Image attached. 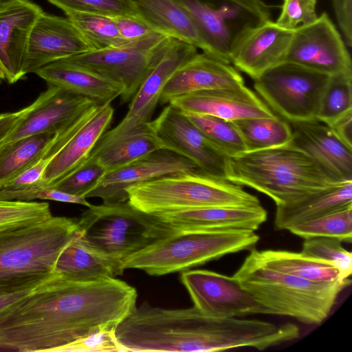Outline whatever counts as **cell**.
Instances as JSON below:
<instances>
[{"label": "cell", "mask_w": 352, "mask_h": 352, "mask_svg": "<svg viewBox=\"0 0 352 352\" xmlns=\"http://www.w3.org/2000/svg\"><path fill=\"white\" fill-rule=\"evenodd\" d=\"M42 12L30 0H0V63L9 84L25 76L23 65L30 36Z\"/></svg>", "instance_id": "20"}, {"label": "cell", "mask_w": 352, "mask_h": 352, "mask_svg": "<svg viewBox=\"0 0 352 352\" xmlns=\"http://www.w3.org/2000/svg\"><path fill=\"white\" fill-rule=\"evenodd\" d=\"M123 263L109 257L89 245L79 231L59 254L54 273L77 282H93L121 275Z\"/></svg>", "instance_id": "26"}, {"label": "cell", "mask_w": 352, "mask_h": 352, "mask_svg": "<svg viewBox=\"0 0 352 352\" xmlns=\"http://www.w3.org/2000/svg\"><path fill=\"white\" fill-rule=\"evenodd\" d=\"M79 231L78 219L52 216L0 232V294L40 284L54 272L57 258Z\"/></svg>", "instance_id": "4"}, {"label": "cell", "mask_w": 352, "mask_h": 352, "mask_svg": "<svg viewBox=\"0 0 352 352\" xmlns=\"http://www.w3.org/2000/svg\"><path fill=\"white\" fill-rule=\"evenodd\" d=\"M329 126L342 143L352 148V111L342 116Z\"/></svg>", "instance_id": "50"}, {"label": "cell", "mask_w": 352, "mask_h": 352, "mask_svg": "<svg viewBox=\"0 0 352 352\" xmlns=\"http://www.w3.org/2000/svg\"><path fill=\"white\" fill-rule=\"evenodd\" d=\"M294 30L271 19L245 29L231 45L230 63L256 80L267 69L285 61Z\"/></svg>", "instance_id": "17"}, {"label": "cell", "mask_w": 352, "mask_h": 352, "mask_svg": "<svg viewBox=\"0 0 352 352\" xmlns=\"http://www.w3.org/2000/svg\"><path fill=\"white\" fill-rule=\"evenodd\" d=\"M352 111V74L331 76L316 119L328 126Z\"/></svg>", "instance_id": "36"}, {"label": "cell", "mask_w": 352, "mask_h": 352, "mask_svg": "<svg viewBox=\"0 0 352 352\" xmlns=\"http://www.w3.org/2000/svg\"><path fill=\"white\" fill-rule=\"evenodd\" d=\"M285 61L330 76L352 74L346 45L326 12L294 30Z\"/></svg>", "instance_id": "13"}, {"label": "cell", "mask_w": 352, "mask_h": 352, "mask_svg": "<svg viewBox=\"0 0 352 352\" xmlns=\"http://www.w3.org/2000/svg\"><path fill=\"white\" fill-rule=\"evenodd\" d=\"M341 242L331 237L307 238L301 253L331 264L340 271L344 280H349L352 273V254L342 247Z\"/></svg>", "instance_id": "38"}, {"label": "cell", "mask_w": 352, "mask_h": 352, "mask_svg": "<svg viewBox=\"0 0 352 352\" xmlns=\"http://www.w3.org/2000/svg\"><path fill=\"white\" fill-rule=\"evenodd\" d=\"M188 12L213 57L230 63L234 39L245 29L270 19L261 0H177Z\"/></svg>", "instance_id": "10"}, {"label": "cell", "mask_w": 352, "mask_h": 352, "mask_svg": "<svg viewBox=\"0 0 352 352\" xmlns=\"http://www.w3.org/2000/svg\"><path fill=\"white\" fill-rule=\"evenodd\" d=\"M105 173L104 168L95 159L89 157L78 168L50 188L85 197Z\"/></svg>", "instance_id": "40"}, {"label": "cell", "mask_w": 352, "mask_h": 352, "mask_svg": "<svg viewBox=\"0 0 352 352\" xmlns=\"http://www.w3.org/2000/svg\"><path fill=\"white\" fill-rule=\"evenodd\" d=\"M114 109L98 104L87 122L53 157L43 176L41 187H50L81 166L109 128Z\"/></svg>", "instance_id": "25"}, {"label": "cell", "mask_w": 352, "mask_h": 352, "mask_svg": "<svg viewBox=\"0 0 352 352\" xmlns=\"http://www.w3.org/2000/svg\"><path fill=\"white\" fill-rule=\"evenodd\" d=\"M259 236L251 230L176 232L128 257L123 268L151 276L186 270L223 256L253 248Z\"/></svg>", "instance_id": "7"}, {"label": "cell", "mask_w": 352, "mask_h": 352, "mask_svg": "<svg viewBox=\"0 0 352 352\" xmlns=\"http://www.w3.org/2000/svg\"><path fill=\"white\" fill-rule=\"evenodd\" d=\"M184 113L228 157L246 151L243 140L231 121L208 115Z\"/></svg>", "instance_id": "37"}, {"label": "cell", "mask_w": 352, "mask_h": 352, "mask_svg": "<svg viewBox=\"0 0 352 352\" xmlns=\"http://www.w3.org/2000/svg\"><path fill=\"white\" fill-rule=\"evenodd\" d=\"M80 32L91 50L120 47L124 40L111 16L72 10L63 11Z\"/></svg>", "instance_id": "34"}, {"label": "cell", "mask_w": 352, "mask_h": 352, "mask_svg": "<svg viewBox=\"0 0 352 352\" xmlns=\"http://www.w3.org/2000/svg\"><path fill=\"white\" fill-rule=\"evenodd\" d=\"M352 206V181L338 183L295 201L276 205L274 226L289 230L300 222Z\"/></svg>", "instance_id": "28"}, {"label": "cell", "mask_w": 352, "mask_h": 352, "mask_svg": "<svg viewBox=\"0 0 352 352\" xmlns=\"http://www.w3.org/2000/svg\"><path fill=\"white\" fill-rule=\"evenodd\" d=\"M40 284L32 285L14 292L0 294V320L17 307Z\"/></svg>", "instance_id": "48"}, {"label": "cell", "mask_w": 352, "mask_h": 352, "mask_svg": "<svg viewBox=\"0 0 352 352\" xmlns=\"http://www.w3.org/2000/svg\"><path fill=\"white\" fill-rule=\"evenodd\" d=\"M151 124L166 150L188 159L209 175L227 180L229 157L182 111L168 104Z\"/></svg>", "instance_id": "14"}, {"label": "cell", "mask_w": 352, "mask_h": 352, "mask_svg": "<svg viewBox=\"0 0 352 352\" xmlns=\"http://www.w3.org/2000/svg\"><path fill=\"white\" fill-rule=\"evenodd\" d=\"M169 36L157 33L120 47L90 50L67 58L66 63L122 85V103L131 100L144 79L155 48Z\"/></svg>", "instance_id": "12"}, {"label": "cell", "mask_w": 352, "mask_h": 352, "mask_svg": "<svg viewBox=\"0 0 352 352\" xmlns=\"http://www.w3.org/2000/svg\"><path fill=\"white\" fill-rule=\"evenodd\" d=\"M243 85V77L230 64L197 52L172 75L164 86L159 104H168L175 98L194 91Z\"/></svg>", "instance_id": "23"}, {"label": "cell", "mask_w": 352, "mask_h": 352, "mask_svg": "<svg viewBox=\"0 0 352 352\" xmlns=\"http://www.w3.org/2000/svg\"><path fill=\"white\" fill-rule=\"evenodd\" d=\"M124 352H211L233 348L239 330L232 318H217L195 306L169 309L144 302L115 329Z\"/></svg>", "instance_id": "2"}, {"label": "cell", "mask_w": 352, "mask_h": 352, "mask_svg": "<svg viewBox=\"0 0 352 352\" xmlns=\"http://www.w3.org/2000/svg\"><path fill=\"white\" fill-rule=\"evenodd\" d=\"M63 11L72 10L109 16L138 15L133 0H47Z\"/></svg>", "instance_id": "41"}, {"label": "cell", "mask_w": 352, "mask_h": 352, "mask_svg": "<svg viewBox=\"0 0 352 352\" xmlns=\"http://www.w3.org/2000/svg\"><path fill=\"white\" fill-rule=\"evenodd\" d=\"M138 12L156 30L212 56L193 20L177 0H133Z\"/></svg>", "instance_id": "29"}, {"label": "cell", "mask_w": 352, "mask_h": 352, "mask_svg": "<svg viewBox=\"0 0 352 352\" xmlns=\"http://www.w3.org/2000/svg\"><path fill=\"white\" fill-rule=\"evenodd\" d=\"M233 277L270 314L319 324L351 281L315 282L269 269L250 252Z\"/></svg>", "instance_id": "5"}, {"label": "cell", "mask_w": 352, "mask_h": 352, "mask_svg": "<svg viewBox=\"0 0 352 352\" xmlns=\"http://www.w3.org/2000/svg\"><path fill=\"white\" fill-rule=\"evenodd\" d=\"M0 199L6 201H32L34 199L52 200L76 204L89 207L87 198L69 194L50 187H30L19 190H0Z\"/></svg>", "instance_id": "42"}, {"label": "cell", "mask_w": 352, "mask_h": 352, "mask_svg": "<svg viewBox=\"0 0 352 352\" xmlns=\"http://www.w3.org/2000/svg\"><path fill=\"white\" fill-rule=\"evenodd\" d=\"M52 159V157L45 155L31 167L9 182L1 189L19 190L30 187H41L43 174Z\"/></svg>", "instance_id": "46"}, {"label": "cell", "mask_w": 352, "mask_h": 352, "mask_svg": "<svg viewBox=\"0 0 352 352\" xmlns=\"http://www.w3.org/2000/svg\"><path fill=\"white\" fill-rule=\"evenodd\" d=\"M48 85L58 87L96 104H111L120 97L124 87L82 67L58 60L35 72Z\"/></svg>", "instance_id": "27"}, {"label": "cell", "mask_w": 352, "mask_h": 352, "mask_svg": "<svg viewBox=\"0 0 352 352\" xmlns=\"http://www.w3.org/2000/svg\"><path fill=\"white\" fill-rule=\"evenodd\" d=\"M85 241L120 262L176 231L128 201L88 207L78 219Z\"/></svg>", "instance_id": "8"}, {"label": "cell", "mask_w": 352, "mask_h": 352, "mask_svg": "<svg viewBox=\"0 0 352 352\" xmlns=\"http://www.w3.org/2000/svg\"><path fill=\"white\" fill-rule=\"evenodd\" d=\"M197 170H201L188 159L168 150H159L106 173L85 197L100 198L106 204L126 201V190L132 186L166 175Z\"/></svg>", "instance_id": "16"}, {"label": "cell", "mask_w": 352, "mask_h": 352, "mask_svg": "<svg viewBox=\"0 0 352 352\" xmlns=\"http://www.w3.org/2000/svg\"><path fill=\"white\" fill-rule=\"evenodd\" d=\"M137 296L135 288L115 278L77 282L54 273L0 320V349L56 352L94 331L116 329Z\"/></svg>", "instance_id": "1"}, {"label": "cell", "mask_w": 352, "mask_h": 352, "mask_svg": "<svg viewBox=\"0 0 352 352\" xmlns=\"http://www.w3.org/2000/svg\"><path fill=\"white\" fill-rule=\"evenodd\" d=\"M163 149L164 145L150 122L140 131L95 147L89 157L95 159L107 173Z\"/></svg>", "instance_id": "30"}, {"label": "cell", "mask_w": 352, "mask_h": 352, "mask_svg": "<svg viewBox=\"0 0 352 352\" xmlns=\"http://www.w3.org/2000/svg\"><path fill=\"white\" fill-rule=\"evenodd\" d=\"M57 133L33 135L1 145L0 189L43 157Z\"/></svg>", "instance_id": "32"}, {"label": "cell", "mask_w": 352, "mask_h": 352, "mask_svg": "<svg viewBox=\"0 0 352 352\" xmlns=\"http://www.w3.org/2000/svg\"><path fill=\"white\" fill-rule=\"evenodd\" d=\"M90 50L82 35L67 16L43 11L31 32L24 74L35 73L46 65Z\"/></svg>", "instance_id": "18"}, {"label": "cell", "mask_w": 352, "mask_h": 352, "mask_svg": "<svg viewBox=\"0 0 352 352\" xmlns=\"http://www.w3.org/2000/svg\"><path fill=\"white\" fill-rule=\"evenodd\" d=\"M289 123L292 130V145L340 180L352 181V148L342 143L327 124L316 119Z\"/></svg>", "instance_id": "24"}, {"label": "cell", "mask_w": 352, "mask_h": 352, "mask_svg": "<svg viewBox=\"0 0 352 352\" xmlns=\"http://www.w3.org/2000/svg\"><path fill=\"white\" fill-rule=\"evenodd\" d=\"M52 216L47 202L0 199V232L40 222Z\"/></svg>", "instance_id": "39"}, {"label": "cell", "mask_w": 352, "mask_h": 352, "mask_svg": "<svg viewBox=\"0 0 352 352\" xmlns=\"http://www.w3.org/2000/svg\"><path fill=\"white\" fill-rule=\"evenodd\" d=\"M292 234L303 239L331 237L340 241H352V206L305 221L292 226Z\"/></svg>", "instance_id": "35"}, {"label": "cell", "mask_w": 352, "mask_h": 352, "mask_svg": "<svg viewBox=\"0 0 352 352\" xmlns=\"http://www.w3.org/2000/svg\"><path fill=\"white\" fill-rule=\"evenodd\" d=\"M316 3L317 0H284L276 23L287 30H295L313 22L318 16Z\"/></svg>", "instance_id": "44"}, {"label": "cell", "mask_w": 352, "mask_h": 352, "mask_svg": "<svg viewBox=\"0 0 352 352\" xmlns=\"http://www.w3.org/2000/svg\"><path fill=\"white\" fill-rule=\"evenodd\" d=\"M126 193L133 206L151 214L198 208L260 204L259 199L241 185L201 170L144 182L129 187Z\"/></svg>", "instance_id": "6"}, {"label": "cell", "mask_w": 352, "mask_h": 352, "mask_svg": "<svg viewBox=\"0 0 352 352\" xmlns=\"http://www.w3.org/2000/svg\"><path fill=\"white\" fill-rule=\"evenodd\" d=\"M250 252L265 267L282 273L315 282L351 281L344 280L340 271L331 264L307 256L301 252L285 250Z\"/></svg>", "instance_id": "31"}, {"label": "cell", "mask_w": 352, "mask_h": 352, "mask_svg": "<svg viewBox=\"0 0 352 352\" xmlns=\"http://www.w3.org/2000/svg\"><path fill=\"white\" fill-rule=\"evenodd\" d=\"M33 106L34 103L32 102L17 111L0 113V143L30 111Z\"/></svg>", "instance_id": "49"}, {"label": "cell", "mask_w": 352, "mask_h": 352, "mask_svg": "<svg viewBox=\"0 0 352 352\" xmlns=\"http://www.w3.org/2000/svg\"><path fill=\"white\" fill-rule=\"evenodd\" d=\"M242 137L246 151L289 144L292 130L288 121L274 118H250L232 121Z\"/></svg>", "instance_id": "33"}, {"label": "cell", "mask_w": 352, "mask_h": 352, "mask_svg": "<svg viewBox=\"0 0 352 352\" xmlns=\"http://www.w3.org/2000/svg\"><path fill=\"white\" fill-rule=\"evenodd\" d=\"M181 280L194 306L204 314L217 318L270 314L233 276L208 270H189Z\"/></svg>", "instance_id": "15"}, {"label": "cell", "mask_w": 352, "mask_h": 352, "mask_svg": "<svg viewBox=\"0 0 352 352\" xmlns=\"http://www.w3.org/2000/svg\"><path fill=\"white\" fill-rule=\"evenodd\" d=\"M56 352H124V350L116 337L115 329H103L65 345Z\"/></svg>", "instance_id": "43"}, {"label": "cell", "mask_w": 352, "mask_h": 352, "mask_svg": "<svg viewBox=\"0 0 352 352\" xmlns=\"http://www.w3.org/2000/svg\"><path fill=\"white\" fill-rule=\"evenodd\" d=\"M176 232L243 229L255 231L267 219L261 205L186 209L153 214Z\"/></svg>", "instance_id": "22"}, {"label": "cell", "mask_w": 352, "mask_h": 352, "mask_svg": "<svg viewBox=\"0 0 352 352\" xmlns=\"http://www.w3.org/2000/svg\"><path fill=\"white\" fill-rule=\"evenodd\" d=\"M111 17L122 37L128 42L143 40L157 33H163L154 28L139 14Z\"/></svg>", "instance_id": "45"}, {"label": "cell", "mask_w": 352, "mask_h": 352, "mask_svg": "<svg viewBox=\"0 0 352 352\" xmlns=\"http://www.w3.org/2000/svg\"><path fill=\"white\" fill-rule=\"evenodd\" d=\"M339 28L346 45H352V0H332Z\"/></svg>", "instance_id": "47"}, {"label": "cell", "mask_w": 352, "mask_h": 352, "mask_svg": "<svg viewBox=\"0 0 352 352\" xmlns=\"http://www.w3.org/2000/svg\"><path fill=\"white\" fill-rule=\"evenodd\" d=\"M329 78L283 61L262 73L254 80V87L261 99L287 121L309 120L316 118Z\"/></svg>", "instance_id": "9"}, {"label": "cell", "mask_w": 352, "mask_h": 352, "mask_svg": "<svg viewBox=\"0 0 352 352\" xmlns=\"http://www.w3.org/2000/svg\"><path fill=\"white\" fill-rule=\"evenodd\" d=\"M33 103L30 111L0 143V146L33 135L56 133L85 110L96 104L87 98L52 85H48Z\"/></svg>", "instance_id": "21"}, {"label": "cell", "mask_w": 352, "mask_h": 352, "mask_svg": "<svg viewBox=\"0 0 352 352\" xmlns=\"http://www.w3.org/2000/svg\"><path fill=\"white\" fill-rule=\"evenodd\" d=\"M197 53V48L168 36L155 50L148 72L131 100L129 110L113 129L106 131L96 147L106 145L148 126L162 92L172 75Z\"/></svg>", "instance_id": "11"}, {"label": "cell", "mask_w": 352, "mask_h": 352, "mask_svg": "<svg viewBox=\"0 0 352 352\" xmlns=\"http://www.w3.org/2000/svg\"><path fill=\"white\" fill-rule=\"evenodd\" d=\"M3 80H6V77H5V74H4L3 68L0 63V82H1Z\"/></svg>", "instance_id": "51"}, {"label": "cell", "mask_w": 352, "mask_h": 352, "mask_svg": "<svg viewBox=\"0 0 352 352\" xmlns=\"http://www.w3.org/2000/svg\"><path fill=\"white\" fill-rule=\"evenodd\" d=\"M226 179L265 194L276 206L345 182L290 143L229 157Z\"/></svg>", "instance_id": "3"}, {"label": "cell", "mask_w": 352, "mask_h": 352, "mask_svg": "<svg viewBox=\"0 0 352 352\" xmlns=\"http://www.w3.org/2000/svg\"><path fill=\"white\" fill-rule=\"evenodd\" d=\"M183 113L215 116L228 121L276 115L258 96L245 85L191 92L169 101Z\"/></svg>", "instance_id": "19"}]
</instances>
